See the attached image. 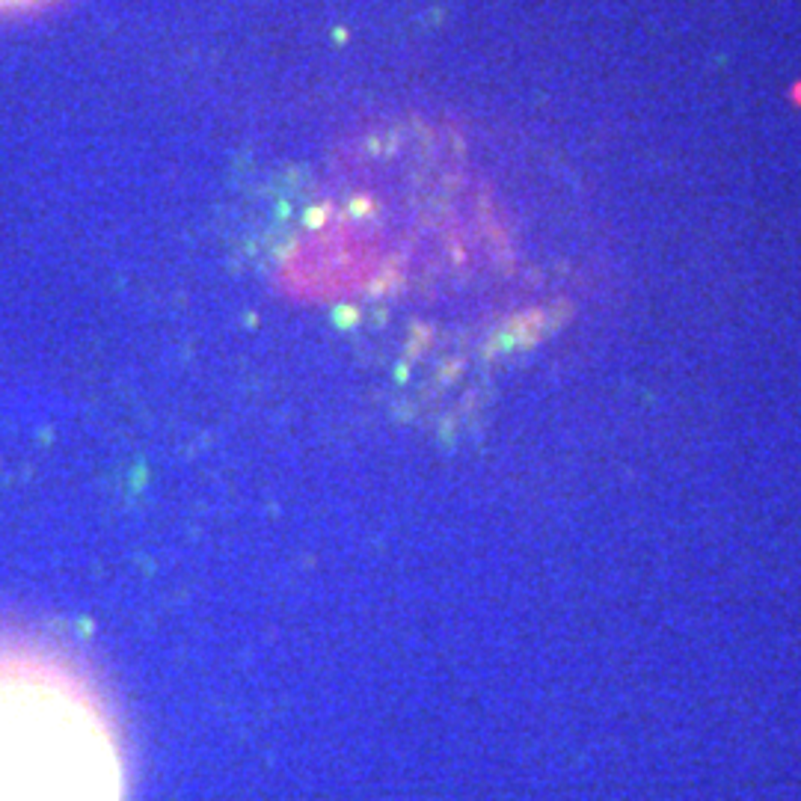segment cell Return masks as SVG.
<instances>
[{
    "instance_id": "2",
    "label": "cell",
    "mask_w": 801,
    "mask_h": 801,
    "mask_svg": "<svg viewBox=\"0 0 801 801\" xmlns=\"http://www.w3.org/2000/svg\"><path fill=\"white\" fill-rule=\"evenodd\" d=\"M39 0H0V9H21V6H33Z\"/></svg>"
},
{
    "instance_id": "1",
    "label": "cell",
    "mask_w": 801,
    "mask_h": 801,
    "mask_svg": "<svg viewBox=\"0 0 801 801\" xmlns=\"http://www.w3.org/2000/svg\"><path fill=\"white\" fill-rule=\"evenodd\" d=\"M107 700L60 650L0 635V801H125Z\"/></svg>"
}]
</instances>
